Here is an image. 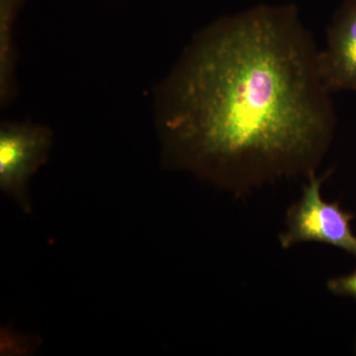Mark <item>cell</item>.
<instances>
[{"mask_svg":"<svg viewBox=\"0 0 356 356\" xmlns=\"http://www.w3.org/2000/svg\"><path fill=\"white\" fill-rule=\"evenodd\" d=\"M51 129L33 123H6L0 129V188L31 212L28 184L48 159Z\"/></svg>","mask_w":356,"mask_h":356,"instance_id":"3957f363","label":"cell"},{"mask_svg":"<svg viewBox=\"0 0 356 356\" xmlns=\"http://www.w3.org/2000/svg\"><path fill=\"white\" fill-rule=\"evenodd\" d=\"M19 0H1V38H0V89L1 104L13 97L14 91L13 21Z\"/></svg>","mask_w":356,"mask_h":356,"instance_id":"5b68a950","label":"cell"},{"mask_svg":"<svg viewBox=\"0 0 356 356\" xmlns=\"http://www.w3.org/2000/svg\"><path fill=\"white\" fill-rule=\"evenodd\" d=\"M294 4H259L194 35L154 95L165 166L242 194L316 172L337 116Z\"/></svg>","mask_w":356,"mask_h":356,"instance_id":"6da1fadb","label":"cell"},{"mask_svg":"<svg viewBox=\"0 0 356 356\" xmlns=\"http://www.w3.org/2000/svg\"><path fill=\"white\" fill-rule=\"evenodd\" d=\"M327 289L337 296L351 297L356 300V269L353 273L327 281Z\"/></svg>","mask_w":356,"mask_h":356,"instance_id":"8992f818","label":"cell"},{"mask_svg":"<svg viewBox=\"0 0 356 356\" xmlns=\"http://www.w3.org/2000/svg\"><path fill=\"white\" fill-rule=\"evenodd\" d=\"M329 172L311 173L298 202L288 210L287 229L280 236L281 247L286 250L300 243H320L341 248L356 257V236L351 229L353 219L339 202H327L321 188Z\"/></svg>","mask_w":356,"mask_h":356,"instance_id":"7a4b0ae2","label":"cell"},{"mask_svg":"<svg viewBox=\"0 0 356 356\" xmlns=\"http://www.w3.org/2000/svg\"><path fill=\"white\" fill-rule=\"evenodd\" d=\"M318 70L331 92L356 91V0H346L327 29Z\"/></svg>","mask_w":356,"mask_h":356,"instance_id":"277c9868","label":"cell"}]
</instances>
